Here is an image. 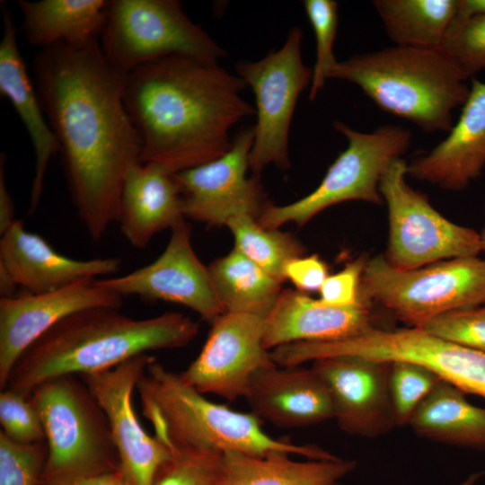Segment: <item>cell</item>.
I'll list each match as a JSON object with an SVG mask.
<instances>
[{
  "label": "cell",
  "instance_id": "obj_41",
  "mask_svg": "<svg viewBox=\"0 0 485 485\" xmlns=\"http://www.w3.org/2000/svg\"><path fill=\"white\" fill-rule=\"evenodd\" d=\"M485 16V0H458L457 18Z\"/></svg>",
  "mask_w": 485,
  "mask_h": 485
},
{
  "label": "cell",
  "instance_id": "obj_20",
  "mask_svg": "<svg viewBox=\"0 0 485 485\" xmlns=\"http://www.w3.org/2000/svg\"><path fill=\"white\" fill-rule=\"evenodd\" d=\"M244 398L256 417L277 427L304 428L333 419L329 390L312 367L260 369Z\"/></svg>",
  "mask_w": 485,
  "mask_h": 485
},
{
  "label": "cell",
  "instance_id": "obj_38",
  "mask_svg": "<svg viewBox=\"0 0 485 485\" xmlns=\"http://www.w3.org/2000/svg\"><path fill=\"white\" fill-rule=\"evenodd\" d=\"M328 276V265L316 254L294 258L283 270L284 279L290 280L298 291L305 294L319 292Z\"/></svg>",
  "mask_w": 485,
  "mask_h": 485
},
{
  "label": "cell",
  "instance_id": "obj_28",
  "mask_svg": "<svg viewBox=\"0 0 485 485\" xmlns=\"http://www.w3.org/2000/svg\"><path fill=\"white\" fill-rule=\"evenodd\" d=\"M373 5L395 46L441 48L458 0H375Z\"/></svg>",
  "mask_w": 485,
  "mask_h": 485
},
{
  "label": "cell",
  "instance_id": "obj_18",
  "mask_svg": "<svg viewBox=\"0 0 485 485\" xmlns=\"http://www.w3.org/2000/svg\"><path fill=\"white\" fill-rule=\"evenodd\" d=\"M0 264L26 292H51L85 279L119 271V258L75 260L58 253L40 235L28 232L21 220L1 235Z\"/></svg>",
  "mask_w": 485,
  "mask_h": 485
},
{
  "label": "cell",
  "instance_id": "obj_1",
  "mask_svg": "<svg viewBox=\"0 0 485 485\" xmlns=\"http://www.w3.org/2000/svg\"><path fill=\"white\" fill-rule=\"evenodd\" d=\"M33 67L74 204L98 241L117 221L127 173L141 163V140L124 101L128 74L107 61L99 39L78 48H42Z\"/></svg>",
  "mask_w": 485,
  "mask_h": 485
},
{
  "label": "cell",
  "instance_id": "obj_29",
  "mask_svg": "<svg viewBox=\"0 0 485 485\" xmlns=\"http://www.w3.org/2000/svg\"><path fill=\"white\" fill-rule=\"evenodd\" d=\"M225 225L233 234L234 249L281 282L286 264L304 253V248L290 234L264 228L253 216H240Z\"/></svg>",
  "mask_w": 485,
  "mask_h": 485
},
{
  "label": "cell",
  "instance_id": "obj_42",
  "mask_svg": "<svg viewBox=\"0 0 485 485\" xmlns=\"http://www.w3.org/2000/svg\"><path fill=\"white\" fill-rule=\"evenodd\" d=\"M17 284L6 268L0 264V295L1 298L15 295Z\"/></svg>",
  "mask_w": 485,
  "mask_h": 485
},
{
  "label": "cell",
  "instance_id": "obj_33",
  "mask_svg": "<svg viewBox=\"0 0 485 485\" xmlns=\"http://www.w3.org/2000/svg\"><path fill=\"white\" fill-rule=\"evenodd\" d=\"M441 49L470 79L485 70V16L455 17Z\"/></svg>",
  "mask_w": 485,
  "mask_h": 485
},
{
  "label": "cell",
  "instance_id": "obj_27",
  "mask_svg": "<svg viewBox=\"0 0 485 485\" xmlns=\"http://www.w3.org/2000/svg\"><path fill=\"white\" fill-rule=\"evenodd\" d=\"M207 268L216 294L225 312L265 318L281 293V281L234 248Z\"/></svg>",
  "mask_w": 485,
  "mask_h": 485
},
{
  "label": "cell",
  "instance_id": "obj_43",
  "mask_svg": "<svg viewBox=\"0 0 485 485\" xmlns=\"http://www.w3.org/2000/svg\"><path fill=\"white\" fill-rule=\"evenodd\" d=\"M481 475H482V472L472 473L465 481H463L460 485H474Z\"/></svg>",
  "mask_w": 485,
  "mask_h": 485
},
{
  "label": "cell",
  "instance_id": "obj_46",
  "mask_svg": "<svg viewBox=\"0 0 485 485\" xmlns=\"http://www.w3.org/2000/svg\"><path fill=\"white\" fill-rule=\"evenodd\" d=\"M484 207H485V205H484Z\"/></svg>",
  "mask_w": 485,
  "mask_h": 485
},
{
  "label": "cell",
  "instance_id": "obj_22",
  "mask_svg": "<svg viewBox=\"0 0 485 485\" xmlns=\"http://www.w3.org/2000/svg\"><path fill=\"white\" fill-rule=\"evenodd\" d=\"M173 175L156 163H138L127 173L117 221L132 246L143 249L156 234L184 220L181 194Z\"/></svg>",
  "mask_w": 485,
  "mask_h": 485
},
{
  "label": "cell",
  "instance_id": "obj_32",
  "mask_svg": "<svg viewBox=\"0 0 485 485\" xmlns=\"http://www.w3.org/2000/svg\"><path fill=\"white\" fill-rule=\"evenodd\" d=\"M304 6L316 40V61L313 69L309 98L313 101L337 66L333 45L338 30V4L332 0H305Z\"/></svg>",
  "mask_w": 485,
  "mask_h": 485
},
{
  "label": "cell",
  "instance_id": "obj_31",
  "mask_svg": "<svg viewBox=\"0 0 485 485\" xmlns=\"http://www.w3.org/2000/svg\"><path fill=\"white\" fill-rule=\"evenodd\" d=\"M390 364L389 390L396 424H409L440 379L418 364L406 361Z\"/></svg>",
  "mask_w": 485,
  "mask_h": 485
},
{
  "label": "cell",
  "instance_id": "obj_25",
  "mask_svg": "<svg viewBox=\"0 0 485 485\" xmlns=\"http://www.w3.org/2000/svg\"><path fill=\"white\" fill-rule=\"evenodd\" d=\"M223 485H342L356 467L351 460L295 461L286 453L252 455L226 452Z\"/></svg>",
  "mask_w": 485,
  "mask_h": 485
},
{
  "label": "cell",
  "instance_id": "obj_5",
  "mask_svg": "<svg viewBox=\"0 0 485 485\" xmlns=\"http://www.w3.org/2000/svg\"><path fill=\"white\" fill-rule=\"evenodd\" d=\"M331 78L358 86L382 110L426 133H448L470 79L441 48L394 46L339 61Z\"/></svg>",
  "mask_w": 485,
  "mask_h": 485
},
{
  "label": "cell",
  "instance_id": "obj_23",
  "mask_svg": "<svg viewBox=\"0 0 485 485\" xmlns=\"http://www.w3.org/2000/svg\"><path fill=\"white\" fill-rule=\"evenodd\" d=\"M4 33L0 42V93L13 104L31 138L35 154L30 213L39 206L45 173L51 157L59 152L57 138L22 57L11 13L1 5Z\"/></svg>",
  "mask_w": 485,
  "mask_h": 485
},
{
  "label": "cell",
  "instance_id": "obj_39",
  "mask_svg": "<svg viewBox=\"0 0 485 485\" xmlns=\"http://www.w3.org/2000/svg\"><path fill=\"white\" fill-rule=\"evenodd\" d=\"M5 155H0V234H4L16 221L14 205L5 183Z\"/></svg>",
  "mask_w": 485,
  "mask_h": 485
},
{
  "label": "cell",
  "instance_id": "obj_16",
  "mask_svg": "<svg viewBox=\"0 0 485 485\" xmlns=\"http://www.w3.org/2000/svg\"><path fill=\"white\" fill-rule=\"evenodd\" d=\"M121 295L85 279L47 293L25 292L0 299V388L15 363L41 336L66 317L90 308L119 309Z\"/></svg>",
  "mask_w": 485,
  "mask_h": 485
},
{
  "label": "cell",
  "instance_id": "obj_24",
  "mask_svg": "<svg viewBox=\"0 0 485 485\" xmlns=\"http://www.w3.org/2000/svg\"><path fill=\"white\" fill-rule=\"evenodd\" d=\"M105 0H19L22 29L31 45L83 48L100 38L108 13Z\"/></svg>",
  "mask_w": 485,
  "mask_h": 485
},
{
  "label": "cell",
  "instance_id": "obj_40",
  "mask_svg": "<svg viewBox=\"0 0 485 485\" xmlns=\"http://www.w3.org/2000/svg\"><path fill=\"white\" fill-rule=\"evenodd\" d=\"M75 485H128L119 469L81 478Z\"/></svg>",
  "mask_w": 485,
  "mask_h": 485
},
{
  "label": "cell",
  "instance_id": "obj_44",
  "mask_svg": "<svg viewBox=\"0 0 485 485\" xmlns=\"http://www.w3.org/2000/svg\"><path fill=\"white\" fill-rule=\"evenodd\" d=\"M481 234V252L485 254V226L482 228Z\"/></svg>",
  "mask_w": 485,
  "mask_h": 485
},
{
  "label": "cell",
  "instance_id": "obj_15",
  "mask_svg": "<svg viewBox=\"0 0 485 485\" xmlns=\"http://www.w3.org/2000/svg\"><path fill=\"white\" fill-rule=\"evenodd\" d=\"M121 296L137 295L184 305L213 322L225 313L209 275L194 251L184 220L172 229L169 242L152 263L127 275L96 279Z\"/></svg>",
  "mask_w": 485,
  "mask_h": 485
},
{
  "label": "cell",
  "instance_id": "obj_3",
  "mask_svg": "<svg viewBox=\"0 0 485 485\" xmlns=\"http://www.w3.org/2000/svg\"><path fill=\"white\" fill-rule=\"evenodd\" d=\"M198 322L177 312L136 319L112 307L75 313L52 327L17 360L5 388L27 397L42 383L116 367L149 351L187 346Z\"/></svg>",
  "mask_w": 485,
  "mask_h": 485
},
{
  "label": "cell",
  "instance_id": "obj_21",
  "mask_svg": "<svg viewBox=\"0 0 485 485\" xmlns=\"http://www.w3.org/2000/svg\"><path fill=\"white\" fill-rule=\"evenodd\" d=\"M369 306H334L298 290L285 289L264 318L263 345L269 350L294 342L355 337L372 326Z\"/></svg>",
  "mask_w": 485,
  "mask_h": 485
},
{
  "label": "cell",
  "instance_id": "obj_26",
  "mask_svg": "<svg viewBox=\"0 0 485 485\" xmlns=\"http://www.w3.org/2000/svg\"><path fill=\"white\" fill-rule=\"evenodd\" d=\"M409 425L429 440L485 450V408L470 403L463 392L441 380Z\"/></svg>",
  "mask_w": 485,
  "mask_h": 485
},
{
  "label": "cell",
  "instance_id": "obj_37",
  "mask_svg": "<svg viewBox=\"0 0 485 485\" xmlns=\"http://www.w3.org/2000/svg\"><path fill=\"white\" fill-rule=\"evenodd\" d=\"M367 259L359 256L348 263L340 271L329 275L321 287L320 300L325 304L351 307L368 303L361 296V278Z\"/></svg>",
  "mask_w": 485,
  "mask_h": 485
},
{
  "label": "cell",
  "instance_id": "obj_10",
  "mask_svg": "<svg viewBox=\"0 0 485 485\" xmlns=\"http://www.w3.org/2000/svg\"><path fill=\"white\" fill-rule=\"evenodd\" d=\"M408 163L402 158L385 171L379 191L387 205L389 238L387 261L409 270L440 260L478 256L481 234L442 216L428 197L406 181Z\"/></svg>",
  "mask_w": 485,
  "mask_h": 485
},
{
  "label": "cell",
  "instance_id": "obj_30",
  "mask_svg": "<svg viewBox=\"0 0 485 485\" xmlns=\"http://www.w3.org/2000/svg\"><path fill=\"white\" fill-rule=\"evenodd\" d=\"M170 449L172 456L160 469L154 485H223V453L190 446Z\"/></svg>",
  "mask_w": 485,
  "mask_h": 485
},
{
  "label": "cell",
  "instance_id": "obj_13",
  "mask_svg": "<svg viewBox=\"0 0 485 485\" xmlns=\"http://www.w3.org/2000/svg\"><path fill=\"white\" fill-rule=\"evenodd\" d=\"M264 317L225 312L212 328L198 357L180 373L199 392L228 401L245 397L252 375L277 366L263 345Z\"/></svg>",
  "mask_w": 485,
  "mask_h": 485
},
{
  "label": "cell",
  "instance_id": "obj_35",
  "mask_svg": "<svg viewBox=\"0 0 485 485\" xmlns=\"http://www.w3.org/2000/svg\"><path fill=\"white\" fill-rule=\"evenodd\" d=\"M421 329L449 342L485 353V304L445 313Z\"/></svg>",
  "mask_w": 485,
  "mask_h": 485
},
{
  "label": "cell",
  "instance_id": "obj_6",
  "mask_svg": "<svg viewBox=\"0 0 485 485\" xmlns=\"http://www.w3.org/2000/svg\"><path fill=\"white\" fill-rule=\"evenodd\" d=\"M29 397L48 448L40 484L74 483L119 468L107 418L81 377L50 379Z\"/></svg>",
  "mask_w": 485,
  "mask_h": 485
},
{
  "label": "cell",
  "instance_id": "obj_19",
  "mask_svg": "<svg viewBox=\"0 0 485 485\" xmlns=\"http://www.w3.org/2000/svg\"><path fill=\"white\" fill-rule=\"evenodd\" d=\"M485 167V82L471 79L462 113L447 137L408 163V175L448 190H461Z\"/></svg>",
  "mask_w": 485,
  "mask_h": 485
},
{
  "label": "cell",
  "instance_id": "obj_4",
  "mask_svg": "<svg viewBox=\"0 0 485 485\" xmlns=\"http://www.w3.org/2000/svg\"><path fill=\"white\" fill-rule=\"evenodd\" d=\"M145 417L166 446H190L252 455L286 453L313 460L336 455L313 445H297L268 435L252 412L215 403L175 373L153 360L137 383Z\"/></svg>",
  "mask_w": 485,
  "mask_h": 485
},
{
  "label": "cell",
  "instance_id": "obj_7",
  "mask_svg": "<svg viewBox=\"0 0 485 485\" xmlns=\"http://www.w3.org/2000/svg\"><path fill=\"white\" fill-rule=\"evenodd\" d=\"M360 291L369 304L373 300L409 327L422 328L445 313L485 304V260L455 258L401 270L376 255L367 260Z\"/></svg>",
  "mask_w": 485,
  "mask_h": 485
},
{
  "label": "cell",
  "instance_id": "obj_12",
  "mask_svg": "<svg viewBox=\"0 0 485 485\" xmlns=\"http://www.w3.org/2000/svg\"><path fill=\"white\" fill-rule=\"evenodd\" d=\"M149 354L135 357L116 367L79 376L103 410L118 454L119 471L128 485H154L171 449L141 425L133 393L147 366Z\"/></svg>",
  "mask_w": 485,
  "mask_h": 485
},
{
  "label": "cell",
  "instance_id": "obj_11",
  "mask_svg": "<svg viewBox=\"0 0 485 485\" xmlns=\"http://www.w3.org/2000/svg\"><path fill=\"white\" fill-rule=\"evenodd\" d=\"M303 31L295 27L284 45L255 62L237 65L238 75L254 93L257 121L249 166L254 176L269 164L289 167L288 134L300 94L311 85L313 69L302 59Z\"/></svg>",
  "mask_w": 485,
  "mask_h": 485
},
{
  "label": "cell",
  "instance_id": "obj_17",
  "mask_svg": "<svg viewBox=\"0 0 485 485\" xmlns=\"http://www.w3.org/2000/svg\"><path fill=\"white\" fill-rule=\"evenodd\" d=\"M390 362L357 356L318 359L312 368L325 383L340 428L374 438L396 424L389 390Z\"/></svg>",
  "mask_w": 485,
  "mask_h": 485
},
{
  "label": "cell",
  "instance_id": "obj_9",
  "mask_svg": "<svg viewBox=\"0 0 485 485\" xmlns=\"http://www.w3.org/2000/svg\"><path fill=\"white\" fill-rule=\"evenodd\" d=\"M333 127L347 138V148L311 193L291 204L266 205L258 218L262 227L278 229L287 223L301 226L325 208L344 201L361 200L375 205L383 202L380 181L389 166L409 149L410 131L384 125L364 133L340 121H335Z\"/></svg>",
  "mask_w": 485,
  "mask_h": 485
},
{
  "label": "cell",
  "instance_id": "obj_45",
  "mask_svg": "<svg viewBox=\"0 0 485 485\" xmlns=\"http://www.w3.org/2000/svg\"><path fill=\"white\" fill-rule=\"evenodd\" d=\"M40 485H44V484H40ZM49 485H75V483L66 482V483H57V484H49Z\"/></svg>",
  "mask_w": 485,
  "mask_h": 485
},
{
  "label": "cell",
  "instance_id": "obj_2",
  "mask_svg": "<svg viewBox=\"0 0 485 485\" xmlns=\"http://www.w3.org/2000/svg\"><path fill=\"white\" fill-rule=\"evenodd\" d=\"M239 76L183 56L143 65L126 77L124 101L141 140V163L172 173L211 162L228 151L230 130L255 109L241 95Z\"/></svg>",
  "mask_w": 485,
  "mask_h": 485
},
{
  "label": "cell",
  "instance_id": "obj_14",
  "mask_svg": "<svg viewBox=\"0 0 485 485\" xmlns=\"http://www.w3.org/2000/svg\"><path fill=\"white\" fill-rule=\"evenodd\" d=\"M252 144L253 128L242 129L220 157L173 175L184 217L212 226L240 216L259 218L267 204L258 178H247Z\"/></svg>",
  "mask_w": 485,
  "mask_h": 485
},
{
  "label": "cell",
  "instance_id": "obj_34",
  "mask_svg": "<svg viewBox=\"0 0 485 485\" xmlns=\"http://www.w3.org/2000/svg\"><path fill=\"white\" fill-rule=\"evenodd\" d=\"M47 456L46 442L18 443L0 431V485H40Z\"/></svg>",
  "mask_w": 485,
  "mask_h": 485
},
{
  "label": "cell",
  "instance_id": "obj_36",
  "mask_svg": "<svg viewBox=\"0 0 485 485\" xmlns=\"http://www.w3.org/2000/svg\"><path fill=\"white\" fill-rule=\"evenodd\" d=\"M0 431L15 442H45L40 418L30 397L8 388L0 392Z\"/></svg>",
  "mask_w": 485,
  "mask_h": 485
},
{
  "label": "cell",
  "instance_id": "obj_8",
  "mask_svg": "<svg viewBox=\"0 0 485 485\" xmlns=\"http://www.w3.org/2000/svg\"><path fill=\"white\" fill-rule=\"evenodd\" d=\"M100 39L107 61L125 74L170 56L214 65L225 55L176 0L110 1Z\"/></svg>",
  "mask_w": 485,
  "mask_h": 485
}]
</instances>
